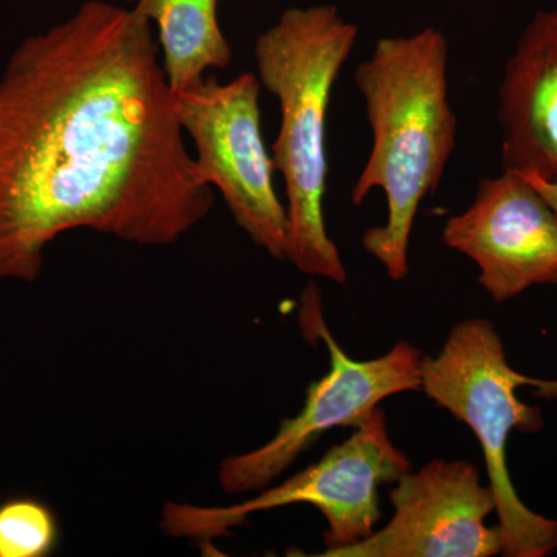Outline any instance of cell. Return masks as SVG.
<instances>
[{"instance_id": "6da1fadb", "label": "cell", "mask_w": 557, "mask_h": 557, "mask_svg": "<svg viewBox=\"0 0 557 557\" xmlns=\"http://www.w3.org/2000/svg\"><path fill=\"white\" fill-rule=\"evenodd\" d=\"M152 24L87 0L22 40L0 75V281L86 228L141 247L182 239L214 205L185 145Z\"/></svg>"}, {"instance_id": "7a4b0ae2", "label": "cell", "mask_w": 557, "mask_h": 557, "mask_svg": "<svg viewBox=\"0 0 557 557\" xmlns=\"http://www.w3.org/2000/svg\"><path fill=\"white\" fill-rule=\"evenodd\" d=\"M448 58V40L431 27L380 39L355 72L373 143L351 203L359 207L373 189L386 196V222L366 231L362 247L392 281L408 276L418 208L438 188L456 148Z\"/></svg>"}, {"instance_id": "3957f363", "label": "cell", "mask_w": 557, "mask_h": 557, "mask_svg": "<svg viewBox=\"0 0 557 557\" xmlns=\"http://www.w3.org/2000/svg\"><path fill=\"white\" fill-rule=\"evenodd\" d=\"M357 36L358 28L335 5H314L284 11L255 46L260 84L281 108L271 159L287 193L288 260L307 276L341 285L347 270L324 215L325 131L333 86Z\"/></svg>"}, {"instance_id": "277c9868", "label": "cell", "mask_w": 557, "mask_h": 557, "mask_svg": "<svg viewBox=\"0 0 557 557\" xmlns=\"http://www.w3.org/2000/svg\"><path fill=\"white\" fill-rule=\"evenodd\" d=\"M421 388L440 408L463 421L478 438L496 500L497 525L507 557H547L557 549V519L545 518L519 497L508 469L512 431L544 428L537 406L518 397L522 386H541L557 397V383H544L511 368L496 325L485 318L458 322L435 357L423 355Z\"/></svg>"}, {"instance_id": "5b68a950", "label": "cell", "mask_w": 557, "mask_h": 557, "mask_svg": "<svg viewBox=\"0 0 557 557\" xmlns=\"http://www.w3.org/2000/svg\"><path fill=\"white\" fill-rule=\"evenodd\" d=\"M409 471V457L388 435L386 413L375 408L350 437L281 485L228 507L168 502L161 508L160 528L170 537L209 542L231 536L256 512L306 504L327 520L321 556L370 536L381 519L380 486L397 482Z\"/></svg>"}, {"instance_id": "8992f818", "label": "cell", "mask_w": 557, "mask_h": 557, "mask_svg": "<svg viewBox=\"0 0 557 557\" xmlns=\"http://www.w3.org/2000/svg\"><path fill=\"white\" fill-rule=\"evenodd\" d=\"M262 84L256 73L228 83L207 75L175 94L182 129L193 141L197 171L218 188L249 239L271 258L288 260L287 207L274 188V164L262 135Z\"/></svg>"}, {"instance_id": "52a82bcc", "label": "cell", "mask_w": 557, "mask_h": 557, "mask_svg": "<svg viewBox=\"0 0 557 557\" xmlns=\"http://www.w3.org/2000/svg\"><path fill=\"white\" fill-rule=\"evenodd\" d=\"M300 304V324L307 338L322 339L327 346L329 373L310 384L298 416L282 421L270 442L220 463L219 485L226 494L267 490L330 429L357 428L384 399L420 392V348L401 341L379 358L355 361L330 335L314 282L304 292Z\"/></svg>"}, {"instance_id": "ba28073f", "label": "cell", "mask_w": 557, "mask_h": 557, "mask_svg": "<svg viewBox=\"0 0 557 557\" xmlns=\"http://www.w3.org/2000/svg\"><path fill=\"white\" fill-rule=\"evenodd\" d=\"M394 516L364 541L322 557H491L502 555L490 485L467 460H432L409 471L388 493Z\"/></svg>"}, {"instance_id": "9c48e42d", "label": "cell", "mask_w": 557, "mask_h": 557, "mask_svg": "<svg viewBox=\"0 0 557 557\" xmlns=\"http://www.w3.org/2000/svg\"><path fill=\"white\" fill-rule=\"evenodd\" d=\"M443 242L478 265L496 304L557 285V214L519 171L480 180L474 203L445 223Z\"/></svg>"}, {"instance_id": "30bf717a", "label": "cell", "mask_w": 557, "mask_h": 557, "mask_svg": "<svg viewBox=\"0 0 557 557\" xmlns=\"http://www.w3.org/2000/svg\"><path fill=\"white\" fill-rule=\"evenodd\" d=\"M504 164L557 178V10L528 24L500 87Z\"/></svg>"}, {"instance_id": "8fae6325", "label": "cell", "mask_w": 557, "mask_h": 557, "mask_svg": "<svg viewBox=\"0 0 557 557\" xmlns=\"http://www.w3.org/2000/svg\"><path fill=\"white\" fill-rule=\"evenodd\" d=\"M159 30L161 64L172 91L189 89L208 70L228 69L233 49L219 24V0H127Z\"/></svg>"}, {"instance_id": "7c38bea8", "label": "cell", "mask_w": 557, "mask_h": 557, "mask_svg": "<svg viewBox=\"0 0 557 557\" xmlns=\"http://www.w3.org/2000/svg\"><path fill=\"white\" fill-rule=\"evenodd\" d=\"M58 542V525L46 505L28 498L0 505V557H42Z\"/></svg>"}, {"instance_id": "4fadbf2b", "label": "cell", "mask_w": 557, "mask_h": 557, "mask_svg": "<svg viewBox=\"0 0 557 557\" xmlns=\"http://www.w3.org/2000/svg\"><path fill=\"white\" fill-rule=\"evenodd\" d=\"M520 174H522V172H520ZM525 175V177L530 180L531 183H533L534 188H536L539 193L545 197V200L552 205V208L555 209L557 214V178L548 180L537 177V175Z\"/></svg>"}]
</instances>
